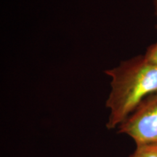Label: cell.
I'll return each mask as SVG.
<instances>
[{"label": "cell", "instance_id": "obj_1", "mask_svg": "<svg viewBox=\"0 0 157 157\" xmlns=\"http://www.w3.org/2000/svg\"><path fill=\"white\" fill-rule=\"evenodd\" d=\"M111 78V92L106 101L110 115L106 127H119L145 98L157 93V66L144 56L121 61L105 71Z\"/></svg>", "mask_w": 157, "mask_h": 157}, {"label": "cell", "instance_id": "obj_2", "mask_svg": "<svg viewBox=\"0 0 157 157\" xmlns=\"http://www.w3.org/2000/svg\"><path fill=\"white\" fill-rule=\"evenodd\" d=\"M118 127L136 146L157 144V93L145 98Z\"/></svg>", "mask_w": 157, "mask_h": 157}, {"label": "cell", "instance_id": "obj_3", "mask_svg": "<svg viewBox=\"0 0 157 157\" xmlns=\"http://www.w3.org/2000/svg\"><path fill=\"white\" fill-rule=\"evenodd\" d=\"M129 157H157V144L137 146L135 151Z\"/></svg>", "mask_w": 157, "mask_h": 157}, {"label": "cell", "instance_id": "obj_4", "mask_svg": "<svg viewBox=\"0 0 157 157\" xmlns=\"http://www.w3.org/2000/svg\"><path fill=\"white\" fill-rule=\"evenodd\" d=\"M143 56L148 62L157 66V42L149 46Z\"/></svg>", "mask_w": 157, "mask_h": 157}, {"label": "cell", "instance_id": "obj_5", "mask_svg": "<svg viewBox=\"0 0 157 157\" xmlns=\"http://www.w3.org/2000/svg\"><path fill=\"white\" fill-rule=\"evenodd\" d=\"M154 8H155V14L157 17V0H154ZM156 28H157V24H156Z\"/></svg>", "mask_w": 157, "mask_h": 157}]
</instances>
